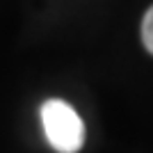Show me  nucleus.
<instances>
[{"instance_id": "nucleus-1", "label": "nucleus", "mask_w": 153, "mask_h": 153, "mask_svg": "<svg viewBox=\"0 0 153 153\" xmlns=\"http://www.w3.org/2000/svg\"><path fill=\"white\" fill-rule=\"evenodd\" d=\"M46 140L57 153H78L85 144V123L66 101L51 98L41 105Z\"/></svg>"}, {"instance_id": "nucleus-2", "label": "nucleus", "mask_w": 153, "mask_h": 153, "mask_svg": "<svg viewBox=\"0 0 153 153\" xmlns=\"http://www.w3.org/2000/svg\"><path fill=\"white\" fill-rule=\"evenodd\" d=\"M142 41H144V48L153 55V7L144 14V21H142Z\"/></svg>"}]
</instances>
